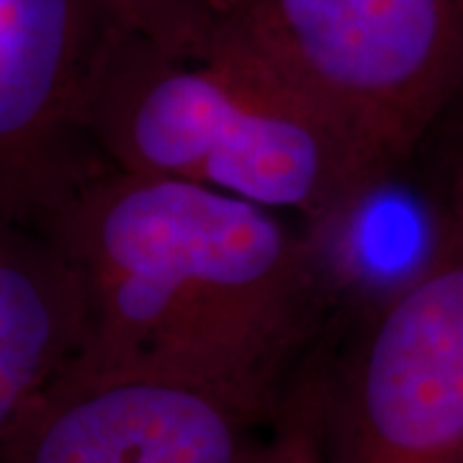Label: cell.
<instances>
[{
  "mask_svg": "<svg viewBox=\"0 0 463 463\" xmlns=\"http://www.w3.org/2000/svg\"><path fill=\"white\" fill-rule=\"evenodd\" d=\"M450 242L463 252V175L453 196V216H450Z\"/></svg>",
  "mask_w": 463,
  "mask_h": 463,
  "instance_id": "11",
  "label": "cell"
},
{
  "mask_svg": "<svg viewBox=\"0 0 463 463\" xmlns=\"http://www.w3.org/2000/svg\"><path fill=\"white\" fill-rule=\"evenodd\" d=\"M80 279L42 216L0 209V440L78 358Z\"/></svg>",
  "mask_w": 463,
  "mask_h": 463,
  "instance_id": "7",
  "label": "cell"
},
{
  "mask_svg": "<svg viewBox=\"0 0 463 463\" xmlns=\"http://www.w3.org/2000/svg\"><path fill=\"white\" fill-rule=\"evenodd\" d=\"M114 16L163 44H188L219 29L232 0H106Z\"/></svg>",
  "mask_w": 463,
  "mask_h": 463,
  "instance_id": "10",
  "label": "cell"
},
{
  "mask_svg": "<svg viewBox=\"0 0 463 463\" xmlns=\"http://www.w3.org/2000/svg\"><path fill=\"white\" fill-rule=\"evenodd\" d=\"M248 463H332L325 435V381L288 386L279 412Z\"/></svg>",
  "mask_w": 463,
  "mask_h": 463,
  "instance_id": "9",
  "label": "cell"
},
{
  "mask_svg": "<svg viewBox=\"0 0 463 463\" xmlns=\"http://www.w3.org/2000/svg\"><path fill=\"white\" fill-rule=\"evenodd\" d=\"M116 24L106 0H0V209L44 216L103 165L83 109Z\"/></svg>",
  "mask_w": 463,
  "mask_h": 463,
  "instance_id": "6",
  "label": "cell"
},
{
  "mask_svg": "<svg viewBox=\"0 0 463 463\" xmlns=\"http://www.w3.org/2000/svg\"><path fill=\"white\" fill-rule=\"evenodd\" d=\"M286 389L175 365L72 364L0 440V463H248Z\"/></svg>",
  "mask_w": 463,
  "mask_h": 463,
  "instance_id": "4",
  "label": "cell"
},
{
  "mask_svg": "<svg viewBox=\"0 0 463 463\" xmlns=\"http://www.w3.org/2000/svg\"><path fill=\"white\" fill-rule=\"evenodd\" d=\"M219 32L386 175L463 90V0H232Z\"/></svg>",
  "mask_w": 463,
  "mask_h": 463,
  "instance_id": "3",
  "label": "cell"
},
{
  "mask_svg": "<svg viewBox=\"0 0 463 463\" xmlns=\"http://www.w3.org/2000/svg\"><path fill=\"white\" fill-rule=\"evenodd\" d=\"M332 463H463V252L376 301L325 381Z\"/></svg>",
  "mask_w": 463,
  "mask_h": 463,
  "instance_id": "5",
  "label": "cell"
},
{
  "mask_svg": "<svg viewBox=\"0 0 463 463\" xmlns=\"http://www.w3.org/2000/svg\"><path fill=\"white\" fill-rule=\"evenodd\" d=\"M392 178L394 173L368 181L315 227V237L327 242L315 248L319 270L332 263L335 279L364 288L376 301L417 279L446 248H430L417 201L397 191Z\"/></svg>",
  "mask_w": 463,
  "mask_h": 463,
  "instance_id": "8",
  "label": "cell"
},
{
  "mask_svg": "<svg viewBox=\"0 0 463 463\" xmlns=\"http://www.w3.org/2000/svg\"><path fill=\"white\" fill-rule=\"evenodd\" d=\"M83 132L103 165L222 191L309 230L386 175L263 57L219 29L163 44L118 21L88 85Z\"/></svg>",
  "mask_w": 463,
  "mask_h": 463,
  "instance_id": "2",
  "label": "cell"
},
{
  "mask_svg": "<svg viewBox=\"0 0 463 463\" xmlns=\"http://www.w3.org/2000/svg\"><path fill=\"white\" fill-rule=\"evenodd\" d=\"M42 219L83 288L72 364L175 365L288 386L322 283L315 245L291 216L100 165Z\"/></svg>",
  "mask_w": 463,
  "mask_h": 463,
  "instance_id": "1",
  "label": "cell"
}]
</instances>
